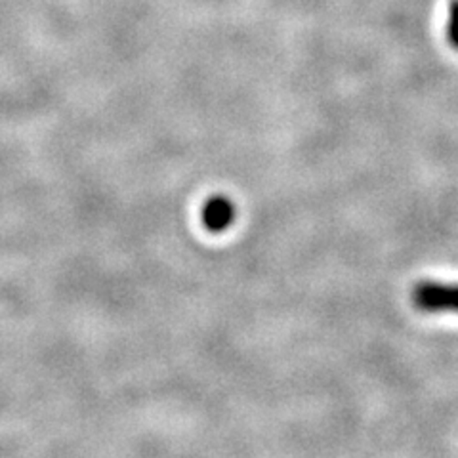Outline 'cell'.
I'll return each mask as SVG.
<instances>
[{
  "instance_id": "obj_3",
  "label": "cell",
  "mask_w": 458,
  "mask_h": 458,
  "mask_svg": "<svg viewBox=\"0 0 458 458\" xmlns=\"http://www.w3.org/2000/svg\"><path fill=\"white\" fill-rule=\"evenodd\" d=\"M447 37L451 45L458 50V0H453L449 8V27H447Z\"/></svg>"
},
{
  "instance_id": "obj_1",
  "label": "cell",
  "mask_w": 458,
  "mask_h": 458,
  "mask_svg": "<svg viewBox=\"0 0 458 458\" xmlns=\"http://www.w3.org/2000/svg\"><path fill=\"white\" fill-rule=\"evenodd\" d=\"M412 302L428 313H458V284L439 281L419 283L412 291Z\"/></svg>"
},
{
  "instance_id": "obj_2",
  "label": "cell",
  "mask_w": 458,
  "mask_h": 458,
  "mask_svg": "<svg viewBox=\"0 0 458 458\" xmlns=\"http://www.w3.org/2000/svg\"><path fill=\"white\" fill-rule=\"evenodd\" d=\"M235 220V207L225 197H212L203 208V222L210 232H224Z\"/></svg>"
}]
</instances>
